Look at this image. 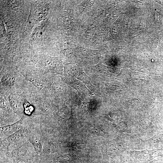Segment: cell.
I'll return each instance as SVG.
<instances>
[{
	"label": "cell",
	"mask_w": 163,
	"mask_h": 163,
	"mask_svg": "<svg viewBox=\"0 0 163 163\" xmlns=\"http://www.w3.org/2000/svg\"><path fill=\"white\" fill-rule=\"evenodd\" d=\"M159 14L157 12H156L155 15V20L158 21H159Z\"/></svg>",
	"instance_id": "11"
},
{
	"label": "cell",
	"mask_w": 163,
	"mask_h": 163,
	"mask_svg": "<svg viewBox=\"0 0 163 163\" xmlns=\"http://www.w3.org/2000/svg\"><path fill=\"white\" fill-rule=\"evenodd\" d=\"M74 159V157L69 154H65L59 156L57 160L61 163H67L72 161Z\"/></svg>",
	"instance_id": "8"
},
{
	"label": "cell",
	"mask_w": 163,
	"mask_h": 163,
	"mask_svg": "<svg viewBox=\"0 0 163 163\" xmlns=\"http://www.w3.org/2000/svg\"><path fill=\"white\" fill-rule=\"evenodd\" d=\"M29 143H25L20 147L13 150L11 152V157L13 163L20 162H27L30 159L31 152L32 150Z\"/></svg>",
	"instance_id": "1"
},
{
	"label": "cell",
	"mask_w": 163,
	"mask_h": 163,
	"mask_svg": "<svg viewBox=\"0 0 163 163\" xmlns=\"http://www.w3.org/2000/svg\"><path fill=\"white\" fill-rule=\"evenodd\" d=\"M30 142L32 145L34 149L37 153H41L42 150V143L39 139L37 138L31 139Z\"/></svg>",
	"instance_id": "6"
},
{
	"label": "cell",
	"mask_w": 163,
	"mask_h": 163,
	"mask_svg": "<svg viewBox=\"0 0 163 163\" xmlns=\"http://www.w3.org/2000/svg\"><path fill=\"white\" fill-rule=\"evenodd\" d=\"M2 81L4 85L10 86L14 85L15 82V79L13 76L6 75L4 76Z\"/></svg>",
	"instance_id": "7"
},
{
	"label": "cell",
	"mask_w": 163,
	"mask_h": 163,
	"mask_svg": "<svg viewBox=\"0 0 163 163\" xmlns=\"http://www.w3.org/2000/svg\"><path fill=\"white\" fill-rule=\"evenodd\" d=\"M9 102L11 107L14 111L18 115H21L22 112V108L18 102L12 97L9 99Z\"/></svg>",
	"instance_id": "5"
},
{
	"label": "cell",
	"mask_w": 163,
	"mask_h": 163,
	"mask_svg": "<svg viewBox=\"0 0 163 163\" xmlns=\"http://www.w3.org/2000/svg\"><path fill=\"white\" fill-rule=\"evenodd\" d=\"M26 78L37 88L40 90L43 88V83L37 75L34 74H28L26 75Z\"/></svg>",
	"instance_id": "4"
},
{
	"label": "cell",
	"mask_w": 163,
	"mask_h": 163,
	"mask_svg": "<svg viewBox=\"0 0 163 163\" xmlns=\"http://www.w3.org/2000/svg\"><path fill=\"white\" fill-rule=\"evenodd\" d=\"M25 131L23 128H21L13 134L5 138L2 141V143L8 145L14 144L22 140L24 136Z\"/></svg>",
	"instance_id": "3"
},
{
	"label": "cell",
	"mask_w": 163,
	"mask_h": 163,
	"mask_svg": "<svg viewBox=\"0 0 163 163\" xmlns=\"http://www.w3.org/2000/svg\"><path fill=\"white\" fill-rule=\"evenodd\" d=\"M22 119L13 124L1 127V137L6 138L11 135L22 128Z\"/></svg>",
	"instance_id": "2"
},
{
	"label": "cell",
	"mask_w": 163,
	"mask_h": 163,
	"mask_svg": "<svg viewBox=\"0 0 163 163\" xmlns=\"http://www.w3.org/2000/svg\"><path fill=\"white\" fill-rule=\"evenodd\" d=\"M57 144L55 141H51L47 144L45 147V150L47 152H53L56 148Z\"/></svg>",
	"instance_id": "9"
},
{
	"label": "cell",
	"mask_w": 163,
	"mask_h": 163,
	"mask_svg": "<svg viewBox=\"0 0 163 163\" xmlns=\"http://www.w3.org/2000/svg\"><path fill=\"white\" fill-rule=\"evenodd\" d=\"M22 163H24V162H23Z\"/></svg>",
	"instance_id": "12"
},
{
	"label": "cell",
	"mask_w": 163,
	"mask_h": 163,
	"mask_svg": "<svg viewBox=\"0 0 163 163\" xmlns=\"http://www.w3.org/2000/svg\"><path fill=\"white\" fill-rule=\"evenodd\" d=\"M8 104L7 101L2 97H1V108L4 110L7 109Z\"/></svg>",
	"instance_id": "10"
}]
</instances>
